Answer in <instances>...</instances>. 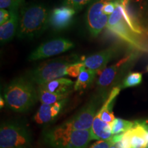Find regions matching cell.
<instances>
[{"label": "cell", "instance_id": "16", "mask_svg": "<svg viewBox=\"0 0 148 148\" xmlns=\"http://www.w3.org/2000/svg\"><path fill=\"white\" fill-rule=\"evenodd\" d=\"M97 73V72L88 69L84 66L74 84L73 89L75 91H82L86 89L93 82Z\"/></svg>", "mask_w": 148, "mask_h": 148}, {"label": "cell", "instance_id": "24", "mask_svg": "<svg viewBox=\"0 0 148 148\" xmlns=\"http://www.w3.org/2000/svg\"><path fill=\"white\" fill-rule=\"evenodd\" d=\"M11 16V11L1 9L0 10V25H3L9 20Z\"/></svg>", "mask_w": 148, "mask_h": 148}, {"label": "cell", "instance_id": "15", "mask_svg": "<svg viewBox=\"0 0 148 148\" xmlns=\"http://www.w3.org/2000/svg\"><path fill=\"white\" fill-rule=\"evenodd\" d=\"M74 83L71 79L66 77H60L49 81L38 86L56 94H69L74 88Z\"/></svg>", "mask_w": 148, "mask_h": 148}, {"label": "cell", "instance_id": "18", "mask_svg": "<svg viewBox=\"0 0 148 148\" xmlns=\"http://www.w3.org/2000/svg\"><path fill=\"white\" fill-rule=\"evenodd\" d=\"M134 121H130L127 120L115 118L111 124V132L112 135L125 133L134 126Z\"/></svg>", "mask_w": 148, "mask_h": 148}, {"label": "cell", "instance_id": "17", "mask_svg": "<svg viewBox=\"0 0 148 148\" xmlns=\"http://www.w3.org/2000/svg\"><path fill=\"white\" fill-rule=\"evenodd\" d=\"M38 99L42 103L53 104L67 98L69 94H56L38 86Z\"/></svg>", "mask_w": 148, "mask_h": 148}, {"label": "cell", "instance_id": "19", "mask_svg": "<svg viewBox=\"0 0 148 148\" xmlns=\"http://www.w3.org/2000/svg\"><path fill=\"white\" fill-rule=\"evenodd\" d=\"M142 79H143V76L140 73H138V72L130 73L123 79L121 87L125 88L136 86L141 83Z\"/></svg>", "mask_w": 148, "mask_h": 148}, {"label": "cell", "instance_id": "7", "mask_svg": "<svg viewBox=\"0 0 148 148\" xmlns=\"http://www.w3.org/2000/svg\"><path fill=\"white\" fill-rule=\"evenodd\" d=\"M104 98L100 95L92 98L73 117L64 122L62 125L69 128L80 130H90L92 122L98 112V107Z\"/></svg>", "mask_w": 148, "mask_h": 148}, {"label": "cell", "instance_id": "10", "mask_svg": "<svg viewBox=\"0 0 148 148\" xmlns=\"http://www.w3.org/2000/svg\"><path fill=\"white\" fill-rule=\"evenodd\" d=\"M116 53L117 48L110 47L86 58H83L82 62L86 68L99 73L106 68L107 64L115 56Z\"/></svg>", "mask_w": 148, "mask_h": 148}, {"label": "cell", "instance_id": "23", "mask_svg": "<svg viewBox=\"0 0 148 148\" xmlns=\"http://www.w3.org/2000/svg\"><path fill=\"white\" fill-rule=\"evenodd\" d=\"M112 145H114L112 136L107 140H97L90 146V148H110Z\"/></svg>", "mask_w": 148, "mask_h": 148}, {"label": "cell", "instance_id": "14", "mask_svg": "<svg viewBox=\"0 0 148 148\" xmlns=\"http://www.w3.org/2000/svg\"><path fill=\"white\" fill-rule=\"evenodd\" d=\"M18 24V10H11L9 20L0 26V41L1 44L10 42L16 35Z\"/></svg>", "mask_w": 148, "mask_h": 148}, {"label": "cell", "instance_id": "1", "mask_svg": "<svg viewBox=\"0 0 148 148\" xmlns=\"http://www.w3.org/2000/svg\"><path fill=\"white\" fill-rule=\"evenodd\" d=\"M130 0H121L109 18L106 29L140 52L148 53V31L128 9Z\"/></svg>", "mask_w": 148, "mask_h": 148}, {"label": "cell", "instance_id": "12", "mask_svg": "<svg viewBox=\"0 0 148 148\" xmlns=\"http://www.w3.org/2000/svg\"><path fill=\"white\" fill-rule=\"evenodd\" d=\"M66 101V99L53 104L42 103L34 116V120L38 124H46L52 121L60 114Z\"/></svg>", "mask_w": 148, "mask_h": 148}, {"label": "cell", "instance_id": "22", "mask_svg": "<svg viewBox=\"0 0 148 148\" xmlns=\"http://www.w3.org/2000/svg\"><path fill=\"white\" fill-rule=\"evenodd\" d=\"M140 21L141 25L148 31V0H146L140 10Z\"/></svg>", "mask_w": 148, "mask_h": 148}, {"label": "cell", "instance_id": "11", "mask_svg": "<svg viewBox=\"0 0 148 148\" xmlns=\"http://www.w3.org/2000/svg\"><path fill=\"white\" fill-rule=\"evenodd\" d=\"M76 12L73 8L64 5L53 9L49 14V25L56 31L64 30L73 23Z\"/></svg>", "mask_w": 148, "mask_h": 148}, {"label": "cell", "instance_id": "8", "mask_svg": "<svg viewBox=\"0 0 148 148\" xmlns=\"http://www.w3.org/2000/svg\"><path fill=\"white\" fill-rule=\"evenodd\" d=\"M132 58H134L132 55L127 56L120 60L117 63L106 67L101 71L97 80L99 95L106 99L108 96V90L112 89V86L116 84L123 72V69L126 68V66Z\"/></svg>", "mask_w": 148, "mask_h": 148}, {"label": "cell", "instance_id": "26", "mask_svg": "<svg viewBox=\"0 0 148 148\" xmlns=\"http://www.w3.org/2000/svg\"><path fill=\"white\" fill-rule=\"evenodd\" d=\"M147 71H148V67H147Z\"/></svg>", "mask_w": 148, "mask_h": 148}, {"label": "cell", "instance_id": "9", "mask_svg": "<svg viewBox=\"0 0 148 148\" xmlns=\"http://www.w3.org/2000/svg\"><path fill=\"white\" fill-rule=\"evenodd\" d=\"M75 45L71 40L63 38H54L42 43L30 53L28 60L35 61L47 58L73 49Z\"/></svg>", "mask_w": 148, "mask_h": 148}, {"label": "cell", "instance_id": "2", "mask_svg": "<svg viewBox=\"0 0 148 148\" xmlns=\"http://www.w3.org/2000/svg\"><path fill=\"white\" fill-rule=\"evenodd\" d=\"M49 10L45 5H23L18 14L16 36L20 39H32L39 36L49 25Z\"/></svg>", "mask_w": 148, "mask_h": 148}, {"label": "cell", "instance_id": "13", "mask_svg": "<svg viewBox=\"0 0 148 148\" xmlns=\"http://www.w3.org/2000/svg\"><path fill=\"white\" fill-rule=\"evenodd\" d=\"M121 86H115L110 90V93L108 94V97L103 102V105L98 110L97 114L101 118L103 122L110 125L115 119L113 112H112V107L114 101H115L116 97L119 95L120 90H121Z\"/></svg>", "mask_w": 148, "mask_h": 148}, {"label": "cell", "instance_id": "20", "mask_svg": "<svg viewBox=\"0 0 148 148\" xmlns=\"http://www.w3.org/2000/svg\"><path fill=\"white\" fill-rule=\"evenodd\" d=\"M24 0H0V8L8 10H18L23 5Z\"/></svg>", "mask_w": 148, "mask_h": 148}, {"label": "cell", "instance_id": "5", "mask_svg": "<svg viewBox=\"0 0 148 148\" xmlns=\"http://www.w3.org/2000/svg\"><path fill=\"white\" fill-rule=\"evenodd\" d=\"M44 140L51 148H86L91 140L90 130H74L60 125L46 130Z\"/></svg>", "mask_w": 148, "mask_h": 148}, {"label": "cell", "instance_id": "25", "mask_svg": "<svg viewBox=\"0 0 148 148\" xmlns=\"http://www.w3.org/2000/svg\"><path fill=\"white\" fill-rule=\"evenodd\" d=\"M110 148H116V147L115 145H112Z\"/></svg>", "mask_w": 148, "mask_h": 148}, {"label": "cell", "instance_id": "21", "mask_svg": "<svg viewBox=\"0 0 148 148\" xmlns=\"http://www.w3.org/2000/svg\"><path fill=\"white\" fill-rule=\"evenodd\" d=\"M93 0H63L62 5L73 8L76 12L82 10L86 5L89 3Z\"/></svg>", "mask_w": 148, "mask_h": 148}, {"label": "cell", "instance_id": "3", "mask_svg": "<svg viewBox=\"0 0 148 148\" xmlns=\"http://www.w3.org/2000/svg\"><path fill=\"white\" fill-rule=\"evenodd\" d=\"M7 107L14 112H25L38 99V88L26 77L14 79L7 85L3 93Z\"/></svg>", "mask_w": 148, "mask_h": 148}, {"label": "cell", "instance_id": "4", "mask_svg": "<svg viewBox=\"0 0 148 148\" xmlns=\"http://www.w3.org/2000/svg\"><path fill=\"white\" fill-rule=\"evenodd\" d=\"M82 59V57L77 55L53 59L37 66L25 77L39 86L53 79L64 77L66 75L69 76L70 66L80 62Z\"/></svg>", "mask_w": 148, "mask_h": 148}, {"label": "cell", "instance_id": "6", "mask_svg": "<svg viewBox=\"0 0 148 148\" xmlns=\"http://www.w3.org/2000/svg\"><path fill=\"white\" fill-rule=\"evenodd\" d=\"M32 133L19 120L3 121L0 127V148H32Z\"/></svg>", "mask_w": 148, "mask_h": 148}]
</instances>
